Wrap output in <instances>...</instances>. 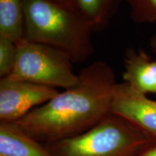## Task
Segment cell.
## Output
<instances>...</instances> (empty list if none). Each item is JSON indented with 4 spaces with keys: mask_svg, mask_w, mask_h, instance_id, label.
I'll use <instances>...</instances> for the list:
<instances>
[{
    "mask_svg": "<svg viewBox=\"0 0 156 156\" xmlns=\"http://www.w3.org/2000/svg\"><path fill=\"white\" fill-rule=\"evenodd\" d=\"M73 87L58 92L42 106L15 122L44 145L85 132L112 113L117 83L114 70L97 61L78 74Z\"/></svg>",
    "mask_w": 156,
    "mask_h": 156,
    "instance_id": "obj_1",
    "label": "cell"
},
{
    "mask_svg": "<svg viewBox=\"0 0 156 156\" xmlns=\"http://www.w3.org/2000/svg\"><path fill=\"white\" fill-rule=\"evenodd\" d=\"M24 34L30 41L51 46L81 63L94 53L93 29L77 7L50 0H23Z\"/></svg>",
    "mask_w": 156,
    "mask_h": 156,
    "instance_id": "obj_2",
    "label": "cell"
},
{
    "mask_svg": "<svg viewBox=\"0 0 156 156\" xmlns=\"http://www.w3.org/2000/svg\"><path fill=\"white\" fill-rule=\"evenodd\" d=\"M153 138L111 113L84 133L45 147L54 156H135Z\"/></svg>",
    "mask_w": 156,
    "mask_h": 156,
    "instance_id": "obj_3",
    "label": "cell"
},
{
    "mask_svg": "<svg viewBox=\"0 0 156 156\" xmlns=\"http://www.w3.org/2000/svg\"><path fill=\"white\" fill-rule=\"evenodd\" d=\"M16 44L17 58L14 69L5 78L64 90L77 83L79 76L74 72L73 62L67 54L24 38Z\"/></svg>",
    "mask_w": 156,
    "mask_h": 156,
    "instance_id": "obj_4",
    "label": "cell"
},
{
    "mask_svg": "<svg viewBox=\"0 0 156 156\" xmlns=\"http://www.w3.org/2000/svg\"><path fill=\"white\" fill-rule=\"evenodd\" d=\"M58 89L23 80L0 79V122L15 123L58 93Z\"/></svg>",
    "mask_w": 156,
    "mask_h": 156,
    "instance_id": "obj_5",
    "label": "cell"
},
{
    "mask_svg": "<svg viewBox=\"0 0 156 156\" xmlns=\"http://www.w3.org/2000/svg\"><path fill=\"white\" fill-rule=\"evenodd\" d=\"M112 113L156 138V101L136 92L124 82L115 88Z\"/></svg>",
    "mask_w": 156,
    "mask_h": 156,
    "instance_id": "obj_6",
    "label": "cell"
},
{
    "mask_svg": "<svg viewBox=\"0 0 156 156\" xmlns=\"http://www.w3.org/2000/svg\"><path fill=\"white\" fill-rule=\"evenodd\" d=\"M124 65V83L142 94L156 93V60L144 50L129 49L125 54Z\"/></svg>",
    "mask_w": 156,
    "mask_h": 156,
    "instance_id": "obj_7",
    "label": "cell"
},
{
    "mask_svg": "<svg viewBox=\"0 0 156 156\" xmlns=\"http://www.w3.org/2000/svg\"><path fill=\"white\" fill-rule=\"evenodd\" d=\"M0 156H54L15 123L0 122Z\"/></svg>",
    "mask_w": 156,
    "mask_h": 156,
    "instance_id": "obj_8",
    "label": "cell"
},
{
    "mask_svg": "<svg viewBox=\"0 0 156 156\" xmlns=\"http://www.w3.org/2000/svg\"><path fill=\"white\" fill-rule=\"evenodd\" d=\"M122 0H75L76 7L94 31L104 30L118 12Z\"/></svg>",
    "mask_w": 156,
    "mask_h": 156,
    "instance_id": "obj_9",
    "label": "cell"
},
{
    "mask_svg": "<svg viewBox=\"0 0 156 156\" xmlns=\"http://www.w3.org/2000/svg\"><path fill=\"white\" fill-rule=\"evenodd\" d=\"M23 34V0H0V36L17 42Z\"/></svg>",
    "mask_w": 156,
    "mask_h": 156,
    "instance_id": "obj_10",
    "label": "cell"
},
{
    "mask_svg": "<svg viewBox=\"0 0 156 156\" xmlns=\"http://www.w3.org/2000/svg\"><path fill=\"white\" fill-rule=\"evenodd\" d=\"M134 22L139 24L156 22V0H126Z\"/></svg>",
    "mask_w": 156,
    "mask_h": 156,
    "instance_id": "obj_11",
    "label": "cell"
},
{
    "mask_svg": "<svg viewBox=\"0 0 156 156\" xmlns=\"http://www.w3.org/2000/svg\"><path fill=\"white\" fill-rule=\"evenodd\" d=\"M16 58V42L0 36V79L10 75L14 69Z\"/></svg>",
    "mask_w": 156,
    "mask_h": 156,
    "instance_id": "obj_12",
    "label": "cell"
},
{
    "mask_svg": "<svg viewBox=\"0 0 156 156\" xmlns=\"http://www.w3.org/2000/svg\"><path fill=\"white\" fill-rule=\"evenodd\" d=\"M135 156H156V138L154 137L152 141Z\"/></svg>",
    "mask_w": 156,
    "mask_h": 156,
    "instance_id": "obj_13",
    "label": "cell"
},
{
    "mask_svg": "<svg viewBox=\"0 0 156 156\" xmlns=\"http://www.w3.org/2000/svg\"><path fill=\"white\" fill-rule=\"evenodd\" d=\"M59 5L69 7H76L75 0H50Z\"/></svg>",
    "mask_w": 156,
    "mask_h": 156,
    "instance_id": "obj_14",
    "label": "cell"
},
{
    "mask_svg": "<svg viewBox=\"0 0 156 156\" xmlns=\"http://www.w3.org/2000/svg\"><path fill=\"white\" fill-rule=\"evenodd\" d=\"M150 45H151V49L153 51V53H155L156 54V30L155 31V33H154L153 36L151 37Z\"/></svg>",
    "mask_w": 156,
    "mask_h": 156,
    "instance_id": "obj_15",
    "label": "cell"
}]
</instances>
